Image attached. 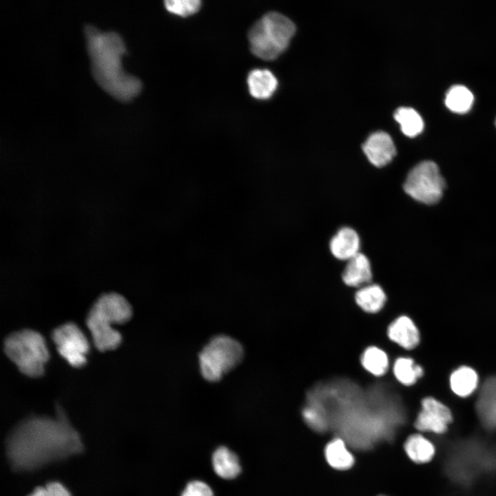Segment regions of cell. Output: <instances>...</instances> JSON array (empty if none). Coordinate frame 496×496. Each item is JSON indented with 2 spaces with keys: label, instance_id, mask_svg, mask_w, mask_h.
I'll return each instance as SVG.
<instances>
[{
  "label": "cell",
  "instance_id": "3",
  "mask_svg": "<svg viewBox=\"0 0 496 496\" xmlns=\"http://www.w3.org/2000/svg\"><path fill=\"white\" fill-rule=\"evenodd\" d=\"M132 316V308L122 295L111 292L101 296L93 304L86 318L95 347L101 351L113 350L122 341L114 324L127 322Z\"/></svg>",
  "mask_w": 496,
  "mask_h": 496
},
{
  "label": "cell",
  "instance_id": "13",
  "mask_svg": "<svg viewBox=\"0 0 496 496\" xmlns=\"http://www.w3.org/2000/svg\"><path fill=\"white\" fill-rule=\"evenodd\" d=\"M387 335L389 339L406 349H411L419 342V331L413 322L407 316L396 318L389 326Z\"/></svg>",
  "mask_w": 496,
  "mask_h": 496
},
{
  "label": "cell",
  "instance_id": "24",
  "mask_svg": "<svg viewBox=\"0 0 496 496\" xmlns=\"http://www.w3.org/2000/svg\"><path fill=\"white\" fill-rule=\"evenodd\" d=\"M363 367L375 376L384 375L389 367V358L386 353L380 348L370 347L366 348L361 357Z\"/></svg>",
  "mask_w": 496,
  "mask_h": 496
},
{
  "label": "cell",
  "instance_id": "30",
  "mask_svg": "<svg viewBox=\"0 0 496 496\" xmlns=\"http://www.w3.org/2000/svg\"><path fill=\"white\" fill-rule=\"evenodd\" d=\"M28 496H52L45 486H39L36 488L32 493Z\"/></svg>",
  "mask_w": 496,
  "mask_h": 496
},
{
  "label": "cell",
  "instance_id": "21",
  "mask_svg": "<svg viewBox=\"0 0 496 496\" xmlns=\"http://www.w3.org/2000/svg\"><path fill=\"white\" fill-rule=\"evenodd\" d=\"M478 382L475 371L468 366H462L455 371L450 378L453 391L461 396L469 395L476 389Z\"/></svg>",
  "mask_w": 496,
  "mask_h": 496
},
{
  "label": "cell",
  "instance_id": "11",
  "mask_svg": "<svg viewBox=\"0 0 496 496\" xmlns=\"http://www.w3.org/2000/svg\"><path fill=\"white\" fill-rule=\"evenodd\" d=\"M362 149L369 161L378 167L389 163L396 154L391 137L383 131L372 133L364 143Z\"/></svg>",
  "mask_w": 496,
  "mask_h": 496
},
{
  "label": "cell",
  "instance_id": "22",
  "mask_svg": "<svg viewBox=\"0 0 496 496\" xmlns=\"http://www.w3.org/2000/svg\"><path fill=\"white\" fill-rule=\"evenodd\" d=\"M473 100V95L467 87L462 85H456L447 91L445 104L452 112L463 114L471 109Z\"/></svg>",
  "mask_w": 496,
  "mask_h": 496
},
{
  "label": "cell",
  "instance_id": "6",
  "mask_svg": "<svg viewBox=\"0 0 496 496\" xmlns=\"http://www.w3.org/2000/svg\"><path fill=\"white\" fill-rule=\"evenodd\" d=\"M3 347L21 373L30 378L43 375L50 354L40 333L29 329L14 331L6 338Z\"/></svg>",
  "mask_w": 496,
  "mask_h": 496
},
{
  "label": "cell",
  "instance_id": "25",
  "mask_svg": "<svg viewBox=\"0 0 496 496\" xmlns=\"http://www.w3.org/2000/svg\"><path fill=\"white\" fill-rule=\"evenodd\" d=\"M393 371L396 379L409 386L414 384L423 374L422 368L409 358H399L394 362Z\"/></svg>",
  "mask_w": 496,
  "mask_h": 496
},
{
  "label": "cell",
  "instance_id": "23",
  "mask_svg": "<svg viewBox=\"0 0 496 496\" xmlns=\"http://www.w3.org/2000/svg\"><path fill=\"white\" fill-rule=\"evenodd\" d=\"M394 118L400 123L402 132L407 136L414 137L423 130V120L413 108L399 107L394 113Z\"/></svg>",
  "mask_w": 496,
  "mask_h": 496
},
{
  "label": "cell",
  "instance_id": "8",
  "mask_svg": "<svg viewBox=\"0 0 496 496\" xmlns=\"http://www.w3.org/2000/svg\"><path fill=\"white\" fill-rule=\"evenodd\" d=\"M444 180L437 165L432 161H423L409 173L404 189L415 200L426 204L437 203L442 197Z\"/></svg>",
  "mask_w": 496,
  "mask_h": 496
},
{
  "label": "cell",
  "instance_id": "12",
  "mask_svg": "<svg viewBox=\"0 0 496 496\" xmlns=\"http://www.w3.org/2000/svg\"><path fill=\"white\" fill-rule=\"evenodd\" d=\"M476 410L482 424L490 430L496 429V377L488 378L479 395Z\"/></svg>",
  "mask_w": 496,
  "mask_h": 496
},
{
  "label": "cell",
  "instance_id": "29",
  "mask_svg": "<svg viewBox=\"0 0 496 496\" xmlns=\"http://www.w3.org/2000/svg\"><path fill=\"white\" fill-rule=\"evenodd\" d=\"M52 496H72L69 490L58 482H51L45 486Z\"/></svg>",
  "mask_w": 496,
  "mask_h": 496
},
{
  "label": "cell",
  "instance_id": "26",
  "mask_svg": "<svg viewBox=\"0 0 496 496\" xmlns=\"http://www.w3.org/2000/svg\"><path fill=\"white\" fill-rule=\"evenodd\" d=\"M167 11L180 17H188L197 12L200 6L199 0H167L165 1Z\"/></svg>",
  "mask_w": 496,
  "mask_h": 496
},
{
  "label": "cell",
  "instance_id": "20",
  "mask_svg": "<svg viewBox=\"0 0 496 496\" xmlns=\"http://www.w3.org/2000/svg\"><path fill=\"white\" fill-rule=\"evenodd\" d=\"M325 457L331 466L340 470L351 467L354 462L353 455L340 438H335L327 444Z\"/></svg>",
  "mask_w": 496,
  "mask_h": 496
},
{
  "label": "cell",
  "instance_id": "15",
  "mask_svg": "<svg viewBox=\"0 0 496 496\" xmlns=\"http://www.w3.org/2000/svg\"><path fill=\"white\" fill-rule=\"evenodd\" d=\"M359 236L349 227L340 229L330 242L331 253L340 260H349L359 253Z\"/></svg>",
  "mask_w": 496,
  "mask_h": 496
},
{
  "label": "cell",
  "instance_id": "28",
  "mask_svg": "<svg viewBox=\"0 0 496 496\" xmlns=\"http://www.w3.org/2000/svg\"><path fill=\"white\" fill-rule=\"evenodd\" d=\"M304 417L313 428H321L324 426V419L320 409L307 407L303 411Z\"/></svg>",
  "mask_w": 496,
  "mask_h": 496
},
{
  "label": "cell",
  "instance_id": "19",
  "mask_svg": "<svg viewBox=\"0 0 496 496\" xmlns=\"http://www.w3.org/2000/svg\"><path fill=\"white\" fill-rule=\"evenodd\" d=\"M404 449L409 457L416 463L428 462L435 454L433 444L420 434L409 437L405 442Z\"/></svg>",
  "mask_w": 496,
  "mask_h": 496
},
{
  "label": "cell",
  "instance_id": "17",
  "mask_svg": "<svg viewBox=\"0 0 496 496\" xmlns=\"http://www.w3.org/2000/svg\"><path fill=\"white\" fill-rule=\"evenodd\" d=\"M211 460L214 471L221 478H235L241 471L238 457L225 446H220L214 452Z\"/></svg>",
  "mask_w": 496,
  "mask_h": 496
},
{
  "label": "cell",
  "instance_id": "5",
  "mask_svg": "<svg viewBox=\"0 0 496 496\" xmlns=\"http://www.w3.org/2000/svg\"><path fill=\"white\" fill-rule=\"evenodd\" d=\"M296 31L293 21L276 12L262 17L249 32L250 49L263 60L277 58L287 48Z\"/></svg>",
  "mask_w": 496,
  "mask_h": 496
},
{
  "label": "cell",
  "instance_id": "18",
  "mask_svg": "<svg viewBox=\"0 0 496 496\" xmlns=\"http://www.w3.org/2000/svg\"><path fill=\"white\" fill-rule=\"evenodd\" d=\"M386 300L384 290L375 284L363 286L355 295L357 304L363 311L371 313L378 312L384 307Z\"/></svg>",
  "mask_w": 496,
  "mask_h": 496
},
{
  "label": "cell",
  "instance_id": "4",
  "mask_svg": "<svg viewBox=\"0 0 496 496\" xmlns=\"http://www.w3.org/2000/svg\"><path fill=\"white\" fill-rule=\"evenodd\" d=\"M445 470L453 481L468 486L496 472V447L477 439L459 442L447 455Z\"/></svg>",
  "mask_w": 496,
  "mask_h": 496
},
{
  "label": "cell",
  "instance_id": "14",
  "mask_svg": "<svg viewBox=\"0 0 496 496\" xmlns=\"http://www.w3.org/2000/svg\"><path fill=\"white\" fill-rule=\"evenodd\" d=\"M347 261L342 273V280L347 285L358 287L371 281V265L365 255L359 252Z\"/></svg>",
  "mask_w": 496,
  "mask_h": 496
},
{
  "label": "cell",
  "instance_id": "2",
  "mask_svg": "<svg viewBox=\"0 0 496 496\" xmlns=\"http://www.w3.org/2000/svg\"><path fill=\"white\" fill-rule=\"evenodd\" d=\"M91 70L98 84L121 101H129L142 89L141 80L123 70L121 56L126 47L121 35L114 31L102 32L87 24L84 28Z\"/></svg>",
  "mask_w": 496,
  "mask_h": 496
},
{
  "label": "cell",
  "instance_id": "16",
  "mask_svg": "<svg viewBox=\"0 0 496 496\" xmlns=\"http://www.w3.org/2000/svg\"><path fill=\"white\" fill-rule=\"evenodd\" d=\"M250 94L257 99H267L275 92L278 81L274 74L267 69H255L247 76Z\"/></svg>",
  "mask_w": 496,
  "mask_h": 496
},
{
  "label": "cell",
  "instance_id": "27",
  "mask_svg": "<svg viewBox=\"0 0 496 496\" xmlns=\"http://www.w3.org/2000/svg\"><path fill=\"white\" fill-rule=\"evenodd\" d=\"M181 496H214V493L206 483L194 480L187 484Z\"/></svg>",
  "mask_w": 496,
  "mask_h": 496
},
{
  "label": "cell",
  "instance_id": "10",
  "mask_svg": "<svg viewBox=\"0 0 496 496\" xmlns=\"http://www.w3.org/2000/svg\"><path fill=\"white\" fill-rule=\"evenodd\" d=\"M452 420L450 410L433 397L424 398L422 410L415 420V427L422 431L443 433Z\"/></svg>",
  "mask_w": 496,
  "mask_h": 496
},
{
  "label": "cell",
  "instance_id": "9",
  "mask_svg": "<svg viewBox=\"0 0 496 496\" xmlns=\"http://www.w3.org/2000/svg\"><path fill=\"white\" fill-rule=\"evenodd\" d=\"M52 339L60 355L72 366L79 368L86 364L90 343L77 324L69 322L59 326L52 331Z\"/></svg>",
  "mask_w": 496,
  "mask_h": 496
},
{
  "label": "cell",
  "instance_id": "7",
  "mask_svg": "<svg viewBox=\"0 0 496 496\" xmlns=\"http://www.w3.org/2000/svg\"><path fill=\"white\" fill-rule=\"evenodd\" d=\"M244 349L235 339L227 335L213 338L199 354L200 372L209 382L220 380L242 360Z\"/></svg>",
  "mask_w": 496,
  "mask_h": 496
},
{
  "label": "cell",
  "instance_id": "1",
  "mask_svg": "<svg viewBox=\"0 0 496 496\" xmlns=\"http://www.w3.org/2000/svg\"><path fill=\"white\" fill-rule=\"evenodd\" d=\"M81 437L62 409L56 417L31 416L17 424L6 443V455L16 471H31L83 451Z\"/></svg>",
  "mask_w": 496,
  "mask_h": 496
}]
</instances>
